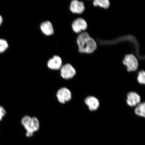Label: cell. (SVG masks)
<instances>
[{
  "mask_svg": "<svg viewBox=\"0 0 145 145\" xmlns=\"http://www.w3.org/2000/svg\"><path fill=\"white\" fill-rule=\"evenodd\" d=\"M77 43L79 51L80 53L91 54L95 51L97 48L95 40L86 32L79 34L77 38Z\"/></svg>",
  "mask_w": 145,
  "mask_h": 145,
  "instance_id": "1",
  "label": "cell"
},
{
  "mask_svg": "<svg viewBox=\"0 0 145 145\" xmlns=\"http://www.w3.org/2000/svg\"><path fill=\"white\" fill-rule=\"evenodd\" d=\"M40 126V123L37 118L35 117H31V119L29 122L24 126L26 130L27 137H32L34 132L39 130Z\"/></svg>",
  "mask_w": 145,
  "mask_h": 145,
  "instance_id": "2",
  "label": "cell"
},
{
  "mask_svg": "<svg viewBox=\"0 0 145 145\" xmlns=\"http://www.w3.org/2000/svg\"><path fill=\"white\" fill-rule=\"evenodd\" d=\"M56 96L58 101L62 104H64L69 101L72 97L71 91L65 87L59 88L57 92Z\"/></svg>",
  "mask_w": 145,
  "mask_h": 145,
  "instance_id": "3",
  "label": "cell"
},
{
  "mask_svg": "<svg viewBox=\"0 0 145 145\" xmlns=\"http://www.w3.org/2000/svg\"><path fill=\"white\" fill-rule=\"evenodd\" d=\"M123 63L126 66L129 72L135 71L138 68V61L132 54H127L125 56Z\"/></svg>",
  "mask_w": 145,
  "mask_h": 145,
  "instance_id": "4",
  "label": "cell"
},
{
  "mask_svg": "<svg viewBox=\"0 0 145 145\" xmlns=\"http://www.w3.org/2000/svg\"><path fill=\"white\" fill-rule=\"evenodd\" d=\"M60 74L61 77L66 80L72 78L76 74L75 69L69 63H67L61 67Z\"/></svg>",
  "mask_w": 145,
  "mask_h": 145,
  "instance_id": "5",
  "label": "cell"
},
{
  "mask_svg": "<svg viewBox=\"0 0 145 145\" xmlns=\"http://www.w3.org/2000/svg\"><path fill=\"white\" fill-rule=\"evenodd\" d=\"M141 101L140 96L135 92H129L127 95L126 103L131 107L137 106L140 104Z\"/></svg>",
  "mask_w": 145,
  "mask_h": 145,
  "instance_id": "6",
  "label": "cell"
},
{
  "mask_svg": "<svg viewBox=\"0 0 145 145\" xmlns=\"http://www.w3.org/2000/svg\"><path fill=\"white\" fill-rule=\"evenodd\" d=\"M88 24L86 21L82 18H78L72 22V30L76 33H79L82 30L86 29Z\"/></svg>",
  "mask_w": 145,
  "mask_h": 145,
  "instance_id": "7",
  "label": "cell"
},
{
  "mask_svg": "<svg viewBox=\"0 0 145 145\" xmlns=\"http://www.w3.org/2000/svg\"><path fill=\"white\" fill-rule=\"evenodd\" d=\"M48 68L51 70L60 69L62 65V61L61 58L58 56H54L50 59L47 63Z\"/></svg>",
  "mask_w": 145,
  "mask_h": 145,
  "instance_id": "8",
  "label": "cell"
},
{
  "mask_svg": "<svg viewBox=\"0 0 145 145\" xmlns=\"http://www.w3.org/2000/svg\"><path fill=\"white\" fill-rule=\"evenodd\" d=\"M85 103L91 111L97 110L99 107V101L97 98L93 96H89L85 99Z\"/></svg>",
  "mask_w": 145,
  "mask_h": 145,
  "instance_id": "9",
  "label": "cell"
},
{
  "mask_svg": "<svg viewBox=\"0 0 145 145\" xmlns=\"http://www.w3.org/2000/svg\"><path fill=\"white\" fill-rule=\"evenodd\" d=\"M70 10L73 13H82L85 10L84 3L82 1L74 0L71 3Z\"/></svg>",
  "mask_w": 145,
  "mask_h": 145,
  "instance_id": "10",
  "label": "cell"
},
{
  "mask_svg": "<svg viewBox=\"0 0 145 145\" xmlns=\"http://www.w3.org/2000/svg\"><path fill=\"white\" fill-rule=\"evenodd\" d=\"M40 29L43 33L47 36L52 35L54 33V29L51 23L46 21L41 24Z\"/></svg>",
  "mask_w": 145,
  "mask_h": 145,
  "instance_id": "11",
  "label": "cell"
},
{
  "mask_svg": "<svg viewBox=\"0 0 145 145\" xmlns=\"http://www.w3.org/2000/svg\"><path fill=\"white\" fill-rule=\"evenodd\" d=\"M135 113L139 116L145 117V104L144 102L140 103L137 105L135 109Z\"/></svg>",
  "mask_w": 145,
  "mask_h": 145,
  "instance_id": "12",
  "label": "cell"
},
{
  "mask_svg": "<svg viewBox=\"0 0 145 145\" xmlns=\"http://www.w3.org/2000/svg\"><path fill=\"white\" fill-rule=\"evenodd\" d=\"M93 4L95 6H99L105 8H107L110 5V1L108 0H95Z\"/></svg>",
  "mask_w": 145,
  "mask_h": 145,
  "instance_id": "13",
  "label": "cell"
},
{
  "mask_svg": "<svg viewBox=\"0 0 145 145\" xmlns=\"http://www.w3.org/2000/svg\"><path fill=\"white\" fill-rule=\"evenodd\" d=\"M8 45L5 40L0 39V53L5 52L8 48Z\"/></svg>",
  "mask_w": 145,
  "mask_h": 145,
  "instance_id": "14",
  "label": "cell"
},
{
  "mask_svg": "<svg viewBox=\"0 0 145 145\" xmlns=\"http://www.w3.org/2000/svg\"><path fill=\"white\" fill-rule=\"evenodd\" d=\"M137 80L139 84H145V72L144 71H141L139 72Z\"/></svg>",
  "mask_w": 145,
  "mask_h": 145,
  "instance_id": "15",
  "label": "cell"
},
{
  "mask_svg": "<svg viewBox=\"0 0 145 145\" xmlns=\"http://www.w3.org/2000/svg\"><path fill=\"white\" fill-rule=\"evenodd\" d=\"M6 114V110L2 106H0V121L2 120Z\"/></svg>",
  "mask_w": 145,
  "mask_h": 145,
  "instance_id": "16",
  "label": "cell"
},
{
  "mask_svg": "<svg viewBox=\"0 0 145 145\" xmlns=\"http://www.w3.org/2000/svg\"><path fill=\"white\" fill-rule=\"evenodd\" d=\"M3 22V18L2 16L0 15V26L1 25Z\"/></svg>",
  "mask_w": 145,
  "mask_h": 145,
  "instance_id": "17",
  "label": "cell"
}]
</instances>
